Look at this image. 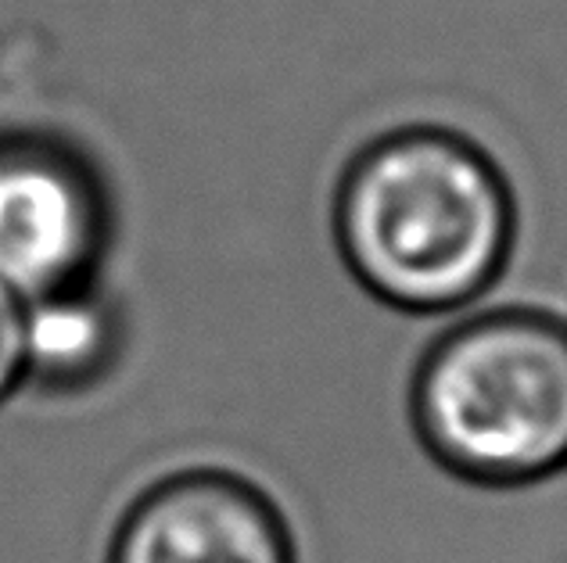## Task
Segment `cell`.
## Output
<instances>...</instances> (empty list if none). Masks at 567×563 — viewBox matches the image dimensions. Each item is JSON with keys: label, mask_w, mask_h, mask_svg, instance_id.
I'll return each instance as SVG.
<instances>
[{"label": "cell", "mask_w": 567, "mask_h": 563, "mask_svg": "<svg viewBox=\"0 0 567 563\" xmlns=\"http://www.w3.org/2000/svg\"><path fill=\"white\" fill-rule=\"evenodd\" d=\"M520 201L474 133L406 118L349 152L331 190L341 265L402 316H460L499 288L517 251Z\"/></svg>", "instance_id": "6da1fadb"}, {"label": "cell", "mask_w": 567, "mask_h": 563, "mask_svg": "<svg viewBox=\"0 0 567 563\" xmlns=\"http://www.w3.org/2000/svg\"><path fill=\"white\" fill-rule=\"evenodd\" d=\"M416 446L488 492L567 467V316L546 305H474L416 355L406 384Z\"/></svg>", "instance_id": "7a4b0ae2"}, {"label": "cell", "mask_w": 567, "mask_h": 563, "mask_svg": "<svg viewBox=\"0 0 567 563\" xmlns=\"http://www.w3.org/2000/svg\"><path fill=\"white\" fill-rule=\"evenodd\" d=\"M109 237L97 169L48 133L0 137V284L25 302L80 291Z\"/></svg>", "instance_id": "3957f363"}, {"label": "cell", "mask_w": 567, "mask_h": 563, "mask_svg": "<svg viewBox=\"0 0 567 563\" xmlns=\"http://www.w3.org/2000/svg\"><path fill=\"white\" fill-rule=\"evenodd\" d=\"M109 563H302L284 502L245 470H173L118 517Z\"/></svg>", "instance_id": "277c9868"}, {"label": "cell", "mask_w": 567, "mask_h": 563, "mask_svg": "<svg viewBox=\"0 0 567 563\" xmlns=\"http://www.w3.org/2000/svg\"><path fill=\"white\" fill-rule=\"evenodd\" d=\"M109 352V316L80 291L29 302V374L83 377Z\"/></svg>", "instance_id": "5b68a950"}, {"label": "cell", "mask_w": 567, "mask_h": 563, "mask_svg": "<svg viewBox=\"0 0 567 563\" xmlns=\"http://www.w3.org/2000/svg\"><path fill=\"white\" fill-rule=\"evenodd\" d=\"M29 377V302L0 284V403Z\"/></svg>", "instance_id": "8992f818"}, {"label": "cell", "mask_w": 567, "mask_h": 563, "mask_svg": "<svg viewBox=\"0 0 567 563\" xmlns=\"http://www.w3.org/2000/svg\"><path fill=\"white\" fill-rule=\"evenodd\" d=\"M564 473H567V467H564Z\"/></svg>", "instance_id": "52a82bcc"}, {"label": "cell", "mask_w": 567, "mask_h": 563, "mask_svg": "<svg viewBox=\"0 0 567 563\" xmlns=\"http://www.w3.org/2000/svg\"><path fill=\"white\" fill-rule=\"evenodd\" d=\"M564 316H567V313H564Z\"/></svg>", "instance_id": "ba28073f"}]
</instances>
